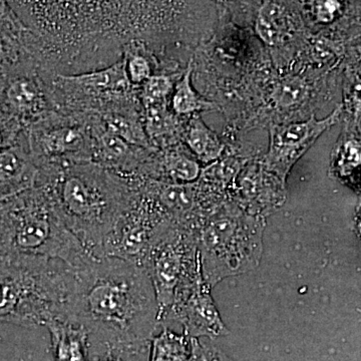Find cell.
<instances>
[{"instance_id": "obj_1", "label": "cell", "mask_w": 361, "mask_h": 361, "mask_svg": "<svg viewBox=\"0 0 361 361\" xmlns=\"http://www.w3.org/2000/svg\"><path fill=\"white\" fill-rule=\"evenodd\" d=\"M37 37L54 75L101 70L130 42L158 58H190L212 37L225 0H4Z\"/></svg>"}, {"instance_id": "obj_2", "label": "cell", "mask_w": 361, "mask_h": 361, "mask_svg": "<svg viewBox=\"0 0 361 361\" xmlns=\"http://www.w3.org/2000/svg\"><path fill=\"white\" fill-rule=\"evenodd\" d=\"M77 272L68 318L103 342L106 353L137 355L152 341L159 304L148 272L116 257L97 258Z\"/></svg>"}, {"instance_id": "obj_3", "label": "cell", "mask_w": 361, "mask_h": 361, "mask_svg": "<svg viewBox=\"0 0 361 361\" xmlns=\"http://www.w3.org/2000/svg\"><path fill=\"white\" fill-rule=\"evenodd\" d=\"M44 186L71 232L96 258L134 193L133 180L94 161L40 169Z\"/></svg>"}, {"instance_id": "obj_4", "label": "cell", "mask_w": 361, "mask_h": 361, "mask_svg": "<svg viewBox=\"0 0 361 361\" xmlns=\"http://www.w3.org/2000/svg\"><path fill=\"white\" fill-rule=\"evenodd\" d=\"M1 322L20 326L68 318L77 272L59 259L0 255Z\"/></svg>"}, {"instance_id": "obj_5", "label": "cell", "mask_w": 361, "mask_h": 361, "mask_svg": "<svg viewBox=\"0 0 361 361\" xmlns=\"http://www.w3.org/2000/svg\"><path fill=\"white\" fill-rule=\"evenodd\" d=\"M0 255L59 259L75 271L96 257L66 224L44 186L1 200Z\"/></svg>"}, {"instance_id": "obj_6", "label": "cell", "mask_w": 361, "mask_h": 361, "mask_svg": "<svg viewBox=\"0 0 361 361\" xmlns=\"http://www.w3.org/2000/svg\"><path fill=\"white\" fill-rule=\"evenodd\" d=\"M265 227L266 218L246 213L230 199L202 223L196 230L202 272L213 288L258 267Z\"/></svg>"}, {"instance_id": "obj_7", "label": "cell", "mask_w": 361, "mask_h": 361, "mask_svg": "<svg viewBox=\"0 0 361 361\" xmlns=\"http://www.w3.org/2000/svg\"><path fill=\"white\" fill-rule=\"evenodd\" d=\"M49 90L56 110L101 115L127 104L139 103V90L130 85L123 58L101 70L49 75Z\"/></svg>"}, {"instance_id": "obj_8", "label": "cell", "mask_w": 361, "mask_h": 361, "mask_svg": "<svg viewBox=\"0 0 361 361\" xmlns=\"http://www.w3.org/2000/svg\"><path fill=\"white\" fill-rule=\"evenodd\" d=\"M142 266L155 289L159 322L163 325L176 294L202 269L196 232L169 225L154 241Z\"/></svg>"}, {"instance_id": "obj_9", "label": "cell", "mask_w": 361, "mask_h": 361, "mask_svg": "<svg viewBox=\"0 0 361 361\" xmlns=\"http://www.w3.org/2000/svg\"><path fill=\"white\" fill-rule=\"evenodd\" d=\"M49 75L40 68L1 73V149L18 145L33 123L56 110Z\"/></svg>"}, {"instance_id": "obj_10", "label": "cell", "mask_w": 361, "mask_h": 361, "mask_svg": "<svg viewBox=\"0 0 361 361\" xmlns=\"http://www.w3.org/2000/svg\"><path fill=\"white\" fill-rule=\"evenodd\" d=\"M28 149L40 168L92 161L89 116L56 110L26 130Z\"/></svg>"}, {"instance_id": "obj_11", "label": "cell", "mask_w": 361, "mask_h": 361, "mask_svg": "<svg viewBox=\"0 0 361 361\" xmlns=\"http://www.w3.org/2000/svg\"><path fill=\"white\" fill-rule=\"evenodd\" d=\"M132 180V200L106 237L102 257L120 258L142 266L157 237L173 223L144 189L141 180Z\"/></svg>"}, {"instance_id": "obj_12", "label": "cell", "mask_w": 361, "mask_h": 361, "mask_svg": "<svg viewBox=\"0 0 361 361\" xmlns=\"http://www.w3.org/2000/svg\"><path fill=\"white\" fill-rule=\"evenodd\" d=\"M341 118V104L323 118L312 115L305 120L272 123L269 126V147L262 156L265 167L286 183L297 161Z\"/></svg>"}, {"instance_id": "obj_13", "label": "cell", "mask_w": 361, "mask_h": 361, "mask_svg": "<svg viewBox=\"0 0 361 361\" xmlns=\"http://www.w3.org/2000/svg\"><path fill=\"white\" fill-rule=\"evenodd\" d=\"M212 288L204 278L202 269L199 271L176 294L161 326L168 322H179L191 338H216L229 334L214 301Z\"/></svg>"}, {"instance_id": "obj_14", "label": "cell", "mask_w": 361, "mask_h": 361, "mask_svg": "<svg viewBox=\"0 0 361 361\" xmlns=\"http://www.w3.org/2000/svg\"><path fill=\"white\" fill-rule=\"evenodd\" d=\"M286 198V183L265 167L262 156L247 163L229 193L242 210L263 218L277 212Z\"/></svg>"}, {"instance_id": "obj_15", "label": "cell", "mask_w": 361, "mask_h": 361, "mask_svg": "<svg viewBox=\"0 0 361 361\" xmlns=\"http://www.w3.org/2000/svg\"><path fill=\"white\" fill-rule=\"evenodd\" d=\"M87 116L92 137V161L122 177L142 179L157 151L130 144L106 129L96 116Z\"/></svg>"}, {"instance_id": "obj_16", "label": "cell", "mask_w": 361, "mask_h": 361, "mask_svg": "<svg viewBox=\"0 0 361 361\" xmlns=\"http://www.w3.org/2000/svg\"><path fill=\"white\" fill-rule=\"evenodd\" d=\"M312 71V70H311ZM308 71H287L270 80L265 90L268 109L279 116L281 122H291L294 116L310 108L315 92L316 78Z\"/></svg>"}, {"instance_id": "obj_17", "label": "cell", "mask_w": 361, "mask_h": 361, "mask_svg": "<svg viewBox=\"0 0 361 361\" xmlns=\"http://www.w3.org/2000/svg\"><path fill=\"white\" fill-rule=\"evenodd\" d=\"M40 169L35 161L27 142L1 149L0 156V198H11L32 190L39 184Z\"/></svg>"}, {"instance_id": "obj_18", "label": "cell", "mask_w": 361, "mask_h": 361, "mask_svg": "<svg viewBox=\"0 0 361 361\" xmlns=\"http://www.w3.org/2000/svg\"><path fill=\"white\" fill-rule=\"evenodd\" d=\"M204 166L184 142L156 152L147 168L144 179L170 184H192L200 179Z\"/></svg>"}, {"instance_id": "obj_19", "label": "cell", "mask_w": 361, "mask_h": 361, "mask_svg": "<svg viewBox=\"0 0 361 361\" xmlns=\"http://www.w3.org/2000/svg\"><path fill=\"white\" fill-rule=\"evenodd\" d=\"M330 174L361 195V129L343 122L332 149Z\"/></svg>"}, {"instance_id": "obj_20", "label": "cell", "mask_w": 361, "mask_h": 361, "mask_svg": "<svg viewBox=\"0 0 361 361\" xmlns=\"http://www.w3.org/2000/svg\"><path fill=\"white\" fill-rule=\"evenodd\" d=\"M145 130L157 151L183 142L188 120L176 115L170 102L142 106Z\"/></svg>"}, {"instance_id": "obj_21", "label": "cell", "mask_w": 361, "mask_h": 361, "mask_svg": "<svg viewBox=\"0 0 361 361\" xmlns=\"http://www.w3.org/2000/svg\"><path fill=\"white\" fill-rule=\"evenodd\" d=\"M51 337L54 361H89V332L70 320L56 319L47 325Z\"/></svg>"}, {"instance_id": "obj_22", "label": "cell", "mask_w": 361, "mask_h": 361, "mask_svg": "<svg viewBox=\"0 0 361 361\" xmlns=\"http://www.w3.org/2000/svg\"><path fill=\"white\" fill-rule=\"evenodd\" d=\"M183 142L204 167L219 160L227 149L223 137L206 125L201 115L188 118Z\"/></svg>"}, {"instance_id": "obj_23", "label": "cell", "mask_w": 361, "mask_h": 361, "mask_svg": "<svg viewBox=\"0 0 361 361\" xmlns=\"http://www.w3.org/2000/svg\"><path fill=\"white\" fill-rule=\"evenodd\" d=\"M194 56L179 80L176 82L172 97L171 109L180 118H188L195 115H201L204 111H220L217 104L203 96L193 82Z\"/></svg>"}, {"instance_id": "obj_24", "label": "cell", "mask_w": 361, "mask_h": 361, "mask_svg": "<svg viewBox=\"0 0 361 361\" xmlns=\"http://www.w3.org/2000/svg\"><path fill=\"white\" fill-rule=\"evenodd\" d=\"M123 61L130 85L137 90L154 75L164 73L160 59L144 42L128 44L123 51Z\"/></svg>"}, {"instance_id": "obj_25", "label": "cell", "mask_w": 361, "mask_h": 361, "mask_svg": "<svg viewBox=\"0 0 361 361\" xmlns=\"http://www.w3.org/2000/svg\"><path fill=\"white\" fill-rule=\"evenodd\" d=\"M191 337L186 334H175L163 326V330L152 338L149 361H191Z\"/></svg>"}, {"instance_id": "obj_26", "label": "cell", "mask_w": 361, "mask_h": 361, "mask_svg": "<svg viewBox=\"0 0 361 361\" xmlns=\"http://www.w3.org/2000/svg\"><path fill=\"white\" fill-rule=\"evenodd\" d=\"M342 122L361 129V73L342 68Z\"/></svg>"}, {"instance_id": "obj_27", "label": "cell", "mask_w": 361, "mask_h": 361, "mask_svg": "<svg viewBox=\"0 0 361 361\" xmlns=\"http://www.w3.org/2000/svg\"><path fill=\"white\" fill-rule=\"evenodd\" d=\"M183 73L184 71L178 73H161L149 78L139 90L142 106L171 102L176 82Z\"/></svg>"}, {"instance_id": "obj_28", "label": "cell", "mask_w": 361, "mask_h": 361, "mask_svg": "<svg viewBox=\"0 0 361 361\" xmlns=\"http://www.w3.org/2000/svg\"><path fill=\"white\" fill-rule=\"evenodd\" d=\"M191 361H232L220 349L202 343L198 338H191Z\"/></svg>"}, {"instance_id": "obj_29", "label": "cell", "mask_w": 361, "mask_h": 361, "mask_svg": "<svg viewBox=\"0 0 361 361\" xmlns=\"http://www.w3.org/2000/svg\"><path fill=\"white\" fill-rule=\"evenodd\" d=\"M355 222L356 233H357L358 238L361 241V196L357 207H356Z\"/></svg>"}, {"instance_id": "obj_30", "label": "cell", "mask_w": 361, "mask_h": 361, "mask_svg": "<svg viewBox=\"0 0 361 361\" xmlns=\"http://www.w3.org/2000/svg\"><path fill=\"white\" fill-rule=\"evenodd\" d=\"M99 361H123L122 357H120V356L115 355L114 353H106V357L104 358V360H99Z\"/></svg>"}]
</instances>
